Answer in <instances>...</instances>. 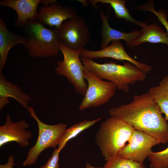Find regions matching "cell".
Listing matches in <instances>:
<instances>
[{"label": "cell", "instance_id": "cell-24", "mask_svg": "<svg viewBox=\"0 0 168 168\" xmlns=\"http://www.w3.org/2000/svg\"><path fill=\"white\" fill-rule=\"evenodd\" d=\"M59 153L58 148H55L51 157L40 168H59Z\"/></svg>", "mask_w": 168, "mask_h": 168}, {"label": "cell", "instance_id": "cell-18", "mask_svg": "<svg viewBox=\"0 0 168 168\" xmlns=\"http://www.w3.org/2000/svg\"><path fill=\"white\" fill-rule=\"evenodd\" d=\"M89 2L94 8L98 3L108 4L113 8L115 15L117 19H124L128 22L132 23L142 28L147 25V23L137 21L130 14L125 6L126 1L125 0H89Z\"/></svg>", "mask_w": 168, "mask_h": 168}, {"label": "cell", "instance_id": "cell-3", "mask_svg": "<svg viewBox=\"0 0 168 168\" xmlns=\"http://www.w3.org/2000/svg\"><path fill=\"white\" fill-rule=\"evenodd\" d=\"M135 129L124 121L111 117L101 123L95 139L105 161L118 154Z\"/></svg>", "mask_w": 168, "mask_h": 168}, {"label": "cell", "instance_id": "cell-13", "mask_svg": "<svg viewBox=\"0 0 168 168\" xmlns=\"http://www.w3.org/2000/svg\"><path fill=\"white\" fill-rule=\"evenodd\" d=\"M41 0H3L0 1V5L8 7L14 10L17 19L14 22L16 27L20 29L28 20H36L38 7Z\"/></svg>", "mask_w": 168, "mask_h": 168}, {"label": "cell", "instance_id": "cell-17", "mask_svg": "<svg viewBox=\"0 0 168 168\" xmlns=\"http://www.w3.org/2000/svg\"><path fill=\"white\" fill-rule=\"evenodd\" d=\"M142 34L131 42L129 47L138 46L144 43H161L168 45V35L158 25L152 23L142 28Z\"/></svg>", "mask_w": 168, "mask_h": 168}, {"label": "cell", "instance_id": "cell-1", "mask_svg": "<svg viewBox=\"0 0 168 168\" xmlns=\"http://www.w3.org/2000/svg\"><path fill=\"white\" fill-rule=\"evenodd\" d=\"M110 117L122 120L148 134L160 143L168 142V122L148 92L135 95L129 103L109 110Z\"/></svg>", "mask_w": 168, "mask_h": 168}, {"label": "cell", "instance_id": "cell-11", "mask_svg": "<svg viewBox=\"0 0 168 168\" xmlns=\"http://www.w3.org/2000/svg\"><path fill=\"white\" fill-rule=\"evenodd\" d=\"M29 127L25 120L14 122L10 115H7L4 124L0 127V147L12 142H17L21 147L28 146L29 140L32 136V132L27 129Z\"/></svg>", "mask_w": 168, "mask_h": 168}, {"label": "cell", "instance_id": "cell-27", "mask_svg": "<svg viewBox=\"0 0 168 168\" xmlns=\"http://www.w3.org/2000/svg\"><path fill=\"white\" fill-rule=\"evenodd\" d=\"M86 168H101L99 167L93 166L91 165L88 162H87L86 164Z\"/></svg>", "mask_w": 168, "mask_h": 168}, {"label": "cell", "instance_id": "cell-28", "mask_svg": "<svg viewBox=\"0 0 168 168\" xmlns=\"http://www.w3.org/2000/svg\"><path fill=\"white\" fill-rule=\"evenodd\" d=\"M78 1L84 6H86L88 4L86 0H78Z\"/></svg>", "mask_w": 168, "mask_h": 168}, {"label": "cell", "instance_id": "cell-7", "mask_svg": "<svg viewBox=\"0 0 168 168\" xmlns=\"http://www.w3.org/2000/svg\"><path fill=\"white\" fill-rule=\"evenodd\" d=\"M83 74L84 79L87 82V88L79 107V110L103 105L114 95L117 88L114 83L103 80L85 67Z\"/></svg>", "mask_w": 168, "mask_h": 168}, {"label": "cell", "instance_id": "cell-5", "mask_svg": "<svg viewBox=\"0 0 168 168\" xmlns=\"http://www.w3.org/2000/svg\"><path fill=\"white\" fill-rule=\"evenodd\" d=\"M28 111L30 116L37 122L39 133L35 143L29 149L26 158L22 163L24 166L35 164L40 153L44 150L50 147L56 148L67 127L66 124L63 123L49 125L43 122L32 107L30 106Z\"/></svg>", "mask_w": 168, "mask_h": 168}, {"label": "cell", "instance_id": "cell-6", "mask_svg": "<svg viewBox=\"0 0 168 168\" xmlns=\"http://www.w3.org/2000/svg\"><path fill=\"white\" fill-rule=\"evenodd\" d=\"M59 48L63 54V59L57 63V66L55 69V72L58 75L66 77L69 82L74 87L75 91L84 96L87 84L84 77L85 67L79 58L82 50L71 49L60 41Z\"/></svg>", "mask_w": 168, "mask_h": 168}, {"label": "cell", "instance_id": "cell-25", "mask_svg": "<svg viewBox=\"0 0 168 168\" xmlns=\"http://www.w3.org/2000/svg\"><path fill=\"white\" fill-rule=\"evenodd\" d=\"M14 157L12 156H10L8 158V161L5 164L0 165V168H12L14 165Z\"/></svg>", "mask_w": 168, "mask_h": 168}, {"label": "cell", "instance_id": "cell-29", "mask_svg": "<svg viewBox=\"0 0 168 168\" xmlns=\"http://www.w3.org/2000/svg\"><path fill=\"white\" fill-rule=\"evenodd\" d=\"M168 168V167H166V168Z\"/></svg>", "mask_w": 168, "mask_h": 168}, {"label": "cell", "instance_id": "cell-22", "mask_svg": "<svg viewBox=\"0 0 168 168\" xmlns=\"http://www.w3.org/2000/svg\"><path fill=\"white\" fill-rule=\"evenodd\" d=\"M148 158L150 161V168H165L168 167V147L161 151H152Z\"/></svg>", "mask_w": 168, "mask_h": 168}, {"label": "cell", "instance_id": "cell-10", "mask_svg": "<svg viewBox=\"0 0 168 168\" xmlns=\"http://www.w3.org/2000/svg\"><path fill=\"white\" fill-rule=\"evenodd\" d=\"M80 56L81 58L91 59L109 58L119 60H126L131 63L147 73L152 70L151 66L138 62L130 56L125 50L122 43L120 41L112 42L110 45L99 51H91L84 48L81 50Z\"/></svg>", "mask_w": 168, "mask_h": 168}, {"label": "cell", "instance_id": "cell-23", "mask_svg": "<svg viewBox=\"0 0 168 168\" xmlns=\"http://www.w3.org/2000/svg\"><path fill=\"white\" fill-rule=\"evenodd\" d=\"M136 9L152 12L157 17L160 21L165 27L168 35V21L167 14L165 10L161 9L158 12L155 11L153 1L148 2L142 5L137 7Z\"/></svg>", "mask_w": 168, "mask_h": 168}, {"label": "cell", "instance_id": "cell-20", "mask_svg": "<svg viewBox=\"0 0 168 168\" xmlns=\"http://www.w3.org/2000/svg\"><path fill=\"white\" fill-rule=\"evenodd\" d=\"M101 119V117L92 120H84L75 124L65 131L58 144L60 152L66 145L68 141L74 138L81 132L94 125Z\"/></svg>", "mask_w": 168, "mask_h": 168}, {"label": "cell", "instance_id": "cell-12", "mask_svg": "<svg viewBox=\"0 0 168 168\" xmlns=\"http://www.w3.org/2000/svg\"><path fill=\"white\" fill-rule=\"evenodd\" d=\"M77 16L73 7L62 6L56 1L49 6L42 7L38 12L37 19L43 25L57 28L64 21L72 19Z\"/></svg>", "mask_w": 168, "mask_h": 168}, {"label": "cell", "instance_id": "cell-9", "mask_svg": "<svg viewBox=\"0 0 168 168\" xmlns=\"http://www.w3.org/2000/svg\"><path fill=\"white\" fill-rule=\"evenodd\" d=\"M120 151L119 156L143 163L152 152V147L160 142L156 139L143 132L135 129L128 142Z\"/></svg>", "mask_w": 168, "mask_h": 168}, {"label": "cell", "instance_id": "cell-26", "mask_svg": "<svg viewBox=\"0 0 168 168\" xmlns=\"http://www.w3.org/2000/svg\"><path fill=\"white\" fill-rule=\"evenodd\" d=\"M56 0H41V2L46 6H49L52 3L56 2Z\"/></svg>", "mask_w": 168, "mask_h": 168}, {"label": "cell", "instance_id": "cell-16", "mask_svg": "<svg viewBox=\"0 0 168 168\" xmlns=\"http://www.w3.org/2000/svg\"><path fill=\"white\" fill-rule=\"evenodd\" d=\"M27 40L24 36L11 32L7 25L0 17V73H2L7 61V56L10 49L16 45L25 44Z\"/></svg>", "mask_w": 168, "mask_h": 168}, {"label": "cell", "instance_id": "cell-14", "mask_svg": "<svg viewBox=\"0 0 168 168\" xmlns=\"http://www.w3.org/2000/svg\"><path fill=\"white\" fill-rule=\"evenodd\" d=\"M9 98H12L28 110V102L31 100L29 96L18 85L8 81L0 73V111L9 103Z\"/></svg>", "mask_w": 168, "mask_h": 168}, {"label": "cell", "instance_id": "cell-15", "mask_svg": "<svg viewBox=\"0 0 168 168\" xmlns=\"http://www.w3.org/2000/svg\"><path fill=\"white\" fill-rule=\"evenodd\" d=\"M100 12L102 22V27L100 31L102 39L100 45L101 49L107 47L110 42L119 41L121 40H124L128 45L141 35V30H134L125 33L112 28L108 23L109 14L105 16L100 9Z\"/></svg>", "mask_w": 168, "mask_h": 168}, {"label": "cell", "instance_id": "cell-21", "mask_svg": "<svg viewBox=\"0 0 168 168\" xmlns=\"http://www.w3.org/2000/svg\"><path fill=\"white\" fill-rule=\"evenodd\" d=\"M143 163L134 161L117 155L107 161L102 168H145Z\"/></svg>", "mask_w": 168, "mask_h": 168}, {"label": "cell", "instance_id": "cell-2", "mask_svg": "<svg viewBox=\"0 0 168 168\" xmlns=\"http://www.w3.org/2000/svg\"><path fill=\"white\" fill-rule=\"evenodd\" d=\"M80 59L90 72L101 79L113 82L117 89L125 93L129 91V84H134L138 81L143 82L147 77V73L129 62L121 65L112 61L100 64L91 59L81 58Z\"/></svg>", "mask_w": 168, "mask_h": 168}, {"label": "cell", "instance_id": "cell-4", "mask_svg": "<svg viewBox=\"0 0 168 168\" xmlns=\"http://www.w3.org/2000/svg\"><path fill=\"white\" fill-rule=\"evenodd\" d=\"M20 29L27 40L24 46L29 55L33 57H52L60 50L56 30L46 28L38 20L27 21Z\"/></svg>", "mask_w": 168, "mask_h": 168}, {"label": "cell", "instance_id": "cell-8", "mask_svg": "<svg viewBox=\"0 0 168 168\" xmlns=\"http://www.w3.org/2000/svg\"><path fill=\"white\" fill-rule=\"evenodd\" d=\"M54 28L59 40L73 50H82L91 40L89 27L81 16L77 15Z\"/></svg>", "mask_w": 168, "mask_h": 168}, {"label": "cell", "instance_id": "cell-19", "mask_svg": "<svg viewBox=\"0 0 168 168\" xmlns=\"http://www.w3.org/2000/svg\"><path fill=\"white\" fill-rule=\"evenodd\" d=\"M159 106L168 120V75L159 82V85L150 88L148 92Z\"/></svg>", "mask_w": 168, "mask_h": 168}]
</instances>
